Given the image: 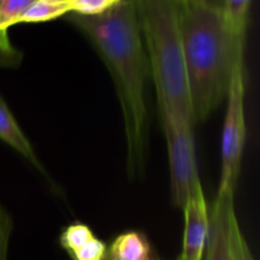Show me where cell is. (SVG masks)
Wrapping results in <instances>:
<instances>
[{
    "label": "cell",
    "instance_id": "1",
    "mask_svg": "<svg viewBox=\"0 0 260 260\" xmlns=\"http://www.w3.org/2000/svg\"><path fill=\"white\" fill-rule=\"evenodd\" d=\"M70 20L89 38L103 58L116 86L126 137L127 173L145 170L149 140L146 84L149 60L135 0H122L94 17L73 14Z\"/></svg>",
    "mask_w": 260,
    "mask_h": 260
},
{
    "label": "cell",
    "instance_id": "2",
    "mask_svg": "<svg viewBox=\"0 0 260 260\" xmlns=\"http://www.w3.org/2000/svg\"><path fill=\"white\" fill-rule=\"evenodd\" d=\"M179 12L193 122H202L228 96L245 37L234 32L222 9L203 0L179 2Z\"/></svg>",
    "mask_w": 260,
    "mask_h": 260
},
{
    "label": "cell",
    "instance_id": "3",
    "mask_svg": "<svg viewBox=\"0 0 260 260\" xmlns=\"http://www.w3.org/2000/svg\"><path fill=\"white\" fill-rule=\"evenodd\" d=\"M157 108L193 121L178 0H135Z\"/></svg>",
    "mask_w": 260,
    "mask_h": 260
},
{
    "label": "cell",
    "instance_id": "4",
    "mask_svg": "<svg viewBox=\"0 0 260 260\" xmlns=\"http://www.w3.org/2000/svg\"><path fill=\"white\" fill-rule=\"evenodd\" d=\"M159 116L169 157L172 201L177 207L183 208L194 185L201 182L193 136L194 122L168 109L159 111Z\"/></svg>",
    "mask_w": 260,
    "mask_h": 260
},
{
    "label": "cell",
    "instance_id": "5",
    "mask_svg": "<svg viewBox=\"0 0 260 260\" xmlns=\"http://www.w3.org/2000/svg\"><path fill=\"white\" fill-rule=\"evenodd\" d=\"M222 128V169L218 194L235 193L245 145V76L244 61L236 66L229 88Z\"/></svg>",
    "mask_w": 260,
    "mask_h": 260
},
{
    "label": "cell",
    "instance_id": "6",
    "mask_svg": "<svg viewBox=\"0 0 260 260\" xmlns=\"http://www.w3.org/2000/svg\"><path fill=\"white\" fill-rule=\"evenodd\" d=\"M183 211L184 236L180 256L185 260H202L210 231V213L201 182L192 189Z\"/></svg>",
    "mask_w": 260,
    "mask_h": 260
},
{
    "label": "cell",
    "instance_id": "7",
    "mask_svg": "<svg viewBox=\"0 0 260 260\" xmlns=\"http://www.w3.org/2000/svg\"><path fill=\"white\" fill-rule=\"evenodd\" d=\"M238 220L233 194H218L210 215V231L206 260H234L231 248V228Z\"/></svg>",
    "mask_w": 260,
    "mask_h": 260
},
{
    "label": "cell",
    "instance_id": "8",
    "mask_svg": "<svg viewBox=\"0 0 260 260\" xmlns=\"http://www.w3.org/2000/svg\"><path fill=\"white\" fill-rule=\"evenodd\" d=\"M0 140H3L5 144H8L15 151L19 152L36 169L40 170V173L47 177V173L38 160L29 140L23 134L22 128L17 123L12 112L9 111V108L2 98H0Z\"/></svg>",
    "mask_w": 260,
    "mask_h": 260
},
{
    "label": "cell",
    "instance_id": "9",
    "mask_svg": "<svg viewBox=\"0 0 260 260\" xmlns=\"http://www.w3.org/2000/svg\"><path fill=\"white\" fill-rule=\"evenodd\" d=\"M108 255L111 260H151L154 258L146 236L137 231H128L117 236Z\"/></svg>",
    "mask_w": 260,
    "mask_h": 260
},
{
    "label": "cell",
    "instance_id": "10",
    "mask_svg": "<svg viewBox=\"0 0 260 260\" xmlns=\"http://www.w3.org/2000/svg\"><path fill=\"white\" fill-rule=\"evenodd\" d=\"M70 14L69 0H33L20 15L19 23H43Z\"/></svg>",
    "mask_w": 260,
    "mask_h": 260
},
{
    "label": "cell",
    "instance_id": "11",
    "mask_svg": "<svg viewBox=\"0 0 260 260\" xmlns=\"http://www.w3.org/2000/svg\"><path fill=\"white\" fill-rule=\"evenodd\" d=\"M250 2L251 0H225L223 2L222 10L226 20L234 32L243 37H245L246 27H248Z\"/></svg>",
    "mask_w": 260,
    "mask_h": 260
},
{
    "label": "cell",
    "instance_id": "12",
    "mask_svg": "<svg viewBox=\"0 0 260 260\" xmlns=\"http://www.w3.org/2000/svg\"><path fill=\"white\" fill-rule=\"evenodd\" d=\"M94 233L89 226L84 223L75 222L69 225L60 236V244L69 254H74L76 250L85 245L89 240L94 238Z\"/></svg>",
    "mask_w": 260,
    "mask_h": 260
},
{
    "label": "cell",
    "instance_id": "13",
    "mask_svg": "<svg viewBox=\"0 0 260 260\" xmlns=\"http://www.w3.org/2000/svg\"><path fill=\"white\" fill-rule=\"evenodd\" d=\"M33 0H2L0 2V32L7 33L12 25L18 24L20 15Z\"/></svg>",
    "mask_w": 260,
    "mask_h": 260
},
{
    "label": "cell",
    "instance_id": "14",
    "mask_svg": "<svg viewBox=\"0 0 260 260\" xmlns=\"http://www.w3.org/2000/svg\"><path fill=\"white\" fill-rule=\"evenodd\" d=\"M70 14L94 17L108 10L114 5L111 0H69Z\"/></svg>",
    "mask_w": 260,
    "mask_h": 260
},
{
    "label": "cell",
    "instance_id": "15",
    "mask_svg": "<svg viewBox=\"0 0 260 260\" xmlns=\"http://www.w3.org/2000/svg\"><path fill=\"white\" fill-rule=\"evenodd\" d=\"M70 256L74 260H106L108 258V248L104 241L94 236Z\"/></svg>",
    "mask_w": 260,
    "mask_h": 260
},
{
    "label": "cell",
    "instance_id": "16",
    "mask_svg": "<svg viewBox=\"0 0 260 260\" xmlns=\"http://www.w3.org/2000/svg\"><path fill=\"white\" fill-rule=\"evenodd\" d=\"M231 248H233L234 260H255L241 233L238 220L233 223V228H231Z\"/></svg>",
    "mask_w": 260,
    "mask_h": 260
},
{
    "label": "cell",
    "instance_id": "17",
    "mask_svg": "<svg viewBox=\"0 0 260 260\" xmlns=\"http://www.w3.org/2000/svg\"><path fill=\"white\" fill-rule=\"evenodd\" d=\"M12 228L13 223L9 215L0 206V260H7L8 245H9Z\"/></svg>",
    "mask_w": 260,
    "mask_h": 260
},
{
    "label": "cell",
    "instance_id": "18",
    "mask_svg": "<svg viewBox=\"0 0 260 260\" xmlns=\"http://www.w3.org/2000/svg\"><path fill=\"white\" fill-rule=\"evenodd\" d=\"M20 57L10 45L7 33H0V66H15Z\"/></svg>",
    "mask_w": 260,
    "mask_h": 260
},
{
    "label": "cell",
    "instance_id": "19",
    "mask_svg": "<svg viewBox=\"0 0 260 260\" xmlns=\"http://www.w3.org/2000/svg\"><path fill=\"white\" fill-rule=\"evenodd\" d=\"M203 2L208 3V4L213 5V7H217V8H220V9H222L223 2H225V0H203Z\"/></svg>",
    "mask_w": 260,
    "mask_h": 260
},
{
    "label": "cell",
    "instance_id": "20",
    "mask_svg": "<svg viewBox=\"0 0 260 260\" xmlns=\"http://www.w3.org/2000/svg\"><path fill=\"white\" fill-rule=\"evenodd\" d=\"M112 3H113V4H117V3H119V2H122V0H111Z\"/></svg>",
    "mask_w": 260,
    "mask_h": 260
},
{
    "label": "cell",
    "instance_id": "21",
    "mask_svg": "<svg viewBox=\"0 0 260 260\" xmlns=\"http://www.w3.org/2000/svg\"><path fill=\"white\" fill-rule=\"evenodd\" d=\"M178 260H185V259H183L182 256H179V258H178Z\"/></svg>",
    "mask_w": 260,
    "mask_h": 260
},
{
    "label": "cell",
    "instance_id": "22",
    "mask_svg": "<svg viewBox=\"0 0 260 260\" xmlns=\"http://www.w3.org/2000/svg\"><path fill=\"white\" fill-rule=\"evenodd\" d=\"M106 260H111V258H109V255H108V258H107Z\"/></svg>",
    "mask_w": 260,
    "mask_h": 260
},
{
    "label": "cell",
    "instance_id": "23",
    "mask_svg": "<svg viewBox=\"0 0 260 260\" xmlns=\"http://www.w3.org/2000/svg\"><path fill=\"white\" fill-rule=\"evenodd\" d=\"M178 2H184V0H178Z\"/></svg>",
    "mask_w": 260,
    "mask_h": 260
},
{
    "label": "cell",
    "instance_id": "24",
    "mask_svg": "<svg viewBox=\"0 0 260 260\" xmlns=\"http://www.w3.org/2000/svg\"><path fill=\"white\" fill-rule=\"evenodd\" d=\"M151 260H157V259H155V258H152V259H151Z\"/></svg>",
    "mask_w": 260,
    "mask_h": 260
},
{
    "label": "cell",
    "instance_id": "25",
    "mask_svg": "<svg viewBox=\"0 0 260 260\" xmlns=\"http://www.w3.org/2000/svg\"><path fill=\"white\" fill-rule=\"evenodd\" d=\"M0 33H4V32H0Z\"/></svg>",
    "mask_w": 260,
    "mask_h": 260
},
{
    "label": "cell",
    "instance_id": "26",
    "mask_svg": "<svg viewBox=\"0 0 260 260\" xmlns=\"http://www.w3.org/2000/svg\"><path fill=\"white\" fill-rule=\"evenodd\" d=\"M0 2H2V0H0Z\"/></svg>",
    "mask_w": 260,
    "mask_h": 260
}]
</instances>
